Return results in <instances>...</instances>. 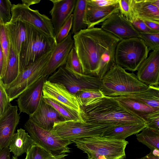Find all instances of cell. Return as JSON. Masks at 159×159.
Masks as SVG:
<instances>
[{"label": "cell", "instance_id": "21", "mask_svg": "<svg viewBox=\"0 0 159 159\" xmlns=\"http://www.w3.org/2000/svg\"><path fill=\"white\" fill-rule=\"evenodd\" d=\"M5 25L10 44L19 56L22 45L26 38L27 23L16 20H11Z\"/></svg>", "mask_w": 159, "mask_h": 159}, {"label": "cell", "instance_id": "4", "mask_svg": "<svg viewBox=\"0 0 159 159\" xmlns=\"http://www.w3.org/2000/svg\"><path fill=\"white\" fill-rule=\"evenodd\" d=\"M92 159H125L128 142L103 136L90 137L72 142Z\"/></svg>", "mask_w": 159, "mask_h": 159}, {"label": "cell", "instance_id": "29", "mask_svg": "<svg viewBox=\"0 0 159 159\" xmlns=\"http://www.w3.org/2000/svg\"><path fill=\"white\" fill-rule=\"evenodd\" d=\"M136 134L138 141L146 146L151 151L159 150V131L147 127Z\"/></svg>", "mask_w": 159, "mask_h": 159}, {"label": "cell", "instance_id": "46", "mask_svg": "<svg viewBox=\"0 0 159 159\" xmlns=\"http://www.w3.org/2000/svg\"><path fill=\"white\" fill-rule=\"evenodd\" d=\"M4 56L3 51L0 44V77L2 78L3 76L4 71L3 69Z\"/></svg>", "mask_w": 159, "mask_h": 159}, {"label": "cell", "instance_id": "44", "mask_svg": "<svg viewBox=\"0 0 159 159\" xmlns=\"http://www.w3.org/2000/svg\"><path fill=\"white\" fill-rule=\"evenodd\" d=\"M138 159H159V150L151 151L149 153Z\"/></svg>", "mask_w": 159, "mask_h": 159}, {"label": "cell", "instance_id": "33", "mask_svg": "<svg viewBox=\"0 0 159 159\" xmlns=\"http://www.w3.org/2000/svg\"><path fill=\"white\" fill-rule=\"evenodd\" d=\"M0 44L3 53V69L4 73L9 58L10 44L5 25L2 24H0Z\"/></svg>", "mask_w": 159, "mask_h": 159}, {"label": "cell", "instance_id": "37", "mask_svg": "<svg viewBox=\"0 0 159 159\" xmlns=\"http://www.w3.org/2000/svg\"><path fill=\"white\" fill-rule=\"evenodd\" d=\"M72 14L62 25L55 36V39L57 43L63 41L68 36L72 28Z\"/></svg>", "mask_w": 159, "mask_h": 159}, {"label": "cell", "instance_id": "17", "mask_svg": "<svg viewBox=\"0 0 159 159\" xmlns=\"http://www.w3.org/2000/svg\"><path fill=\"white\" fill-rule=\"evenodd\" d=\"M137 71L136 76L140 81L148 86H159V49L150 52Z\"/></svg>", "mask_w": 159, "mask_h": 159}, {"label": "cell", "instance_id": "49", "mask_svg": "<svg viewBox=\"0 0 159 159\" xmlns=\"http://www.w3.org/2000/svg\"><path fill=\"white\" fill-rule=\"evenodd\" d=\"M1 116V114L0 113V117Z\"/></svg>", "mask_w": 159, "mask_h": 159}, {"label": "cell", "instance_id": "8", "mask_svg": "<svg viewBox=\"0 0 159 159\" xmlns=\"http://www.w3.org/2000/svg\"><path fill=\"white\" fill-rule=\"evenodd\" d=\"M24 127L36 144L53 155L60 156L70 152L68 146L73 142L61 138L53 129H44L29 119Z\"/></svg>", "mask_w": 159, "mask_h": 159}, {"label": "cell", "instance_id": "23", "mask_svg": "<svg viewBox=\"0 0 159 159\" xmlns=\"http://www.w3.org/2000/svg\"><path fill=\"white\" fill-rule=\"evenodd\" d=\"M35 144L28 133L20 128L13 135L9 148L10 152L17 157L25 153H27Z\"/></svg>", "mask_w": 159, "mask_h": 159}, {"label": "cell", "instance_id": "39", "mask_svg": "<svg viewBox=\"0 0 159 159\" xmlns=\"http://www.w3.org/2000/svg\"><path fill=\"white\" fill-rule=\"evenodd\" d=\"M11 105L6 91L5 85L0 77V113L1 115Z\"/></svg>", "mask_w": 159, "mask_h": 159}, {"label": "cell", "instance_id": "12", "mask_svg": "<svg viewBox=\"0 0 159 159\" xmlns=\"http://www.w3.org/2000/svg\"><path fill=\"white\" fill-rule=\"evenodd\" d=\"M42 96L44 98L53 100L78 112L83 118L84 113L76 97L62 84L46 80L43 85Z\"/></svg>", "mask_w": 159, "mask_h": 159}, {"label": "cell", "instance_id": "22", "mask_svg": "<svg viewBox=\"0 0 159 159\" xmlns=\"http://www.w3.org/2000/svg\"><path fill=\"white\" fill-rule=\"evenodd\" d=\"M119 10L118 3L107 8H100L94 6L86 0L84 23L88 28H92L102 23L112 14Z\"/></svg>", "mask_w": 159, "mask_h": 159}, {"label": "cell", "instance_id": "28", "mask_svg": "<svg viewBox=\"0 0 159 159\" xmlns=\"http://www.w3.org/2000/svg\"><path fill=\"white\" fill-rule=\"evenodd\" d=\"M86 0H77L72 13L71 34H75L81 30L87 28L84 23Z\"/></svg>", "mask_w": 159, "mask_h": 159}, {"label": "cell", "instance_id": "47", "mask_svg": "<svg viewBox=\"0 0 159 159\" xmlns=\"http://www.w3.org/2000/svg\"><path fill=\"white\" fill-rule=\"evenodd\" d=\"M22 3L28 7L30 6L40 2V0H22Z\"/></svg>", "mask_w": 159, "mask_h": 159}, {"label": "cell", "instance_id": "9", "mask_svg": "<svg viewBox=\"0 0 159 159\" xmlns=\"http://www.w3.org/2000/svg\"><path fill=\"white\" fill-rule=\"evenodd\" d=\"M114 125L87 121H64L55 123L53 129L62 139L71 142L82 138L102 136Z\"/></svg>", "mask_w": 159, "mask_h": 159}, {"label": "cell", "instance_id": "40", "mask_svg": "<svg viewBox=\"0 0 159 159\" xmlns=\"http://www.w3.org/2000/svg\"><path fill=\"white\" fill-rule=\"evenodd\" d=\"M130 0H118L119 11L131 23L134 20L130 6Z\"/></svg>", "mask_w": 159, "mask_h": 159}, {"label": "cell", "instance_id": "18", "mask_svg": "<svg viewBox=\"0 0 159 159\" xmlns=\"http://www.w3.org/2000/svg\"><path fill=\"white\" fill-rule=\"evenodd\" d=\"M40 127L50 130L55 123L65 121L63 117L51 106L46 103L42 97L35 111L29 119Z\"/></svg>", "mask_w": 159, "mask_h": 159}, {"label": "cell", "instance_id": "19", "mask_svg": "<svg viewBox=\"0 0 159 159\" xmlns=\"http://www.w3.org/2000/svg\"><path fill=\"white\" fill-rule=\"evenodd\" d=\"M130 6L134 20L159 22V0H130Z\"/></svg>", "mask_w": 159, "mask_h": 159}, {"label": "cell", "instance_id": "6", "mask_svg": "<svg viewBox=\"0 0 159 159\" xmlns=\"http://www.w3.org/2000/svg\"><path fill=\"white\" fill-rule=\"evenodd\" d=\"M150 51L143 40L139 37L120 40L115 50V63L125 70H137L148 56Z\"/></svg>", "mask_w": 159, "mask_h": 159}, {"label": "cell", "instance_id": "1", "mask_svg": "<svg viewBox=\"0 0 159 159\" xmlns=\"http://www.w3.org/2000/svg\"><path fill=\"white\" fill-rule=\"evenodd\" d=\"M73 38L83 74L101 79L115 64V49L120 40L95 27L81 30Z\"/></svg>", "mask_w": 159, "mask_h": 159}, {"label": "cell", "instance_id": "30", "mask_svg": "<svg viewBox=\"0 0 159 159\" xmlns=\"http://www.w3.org/2000/svg\"><path fill=\"white\" fill-rule=\"evenodd\" d=\"M43 98L46 103L51 106L63 117L65 121H85L82 115L78 112L53 100Z\"/></svg>", "mask_w": 159, "mask_h": 159}, {"label": "cell", "instance_id": "16", "mask_svg": "<svg viewBox=\"0 0 159 159\" xmlns=\"http://www.w3.org/2000/svg\"><path fill=\"white\" fill-rule=\"evenodd\" d=\"M18 110L11 105L0 117V150L9 147L20 119Z\"/></svg>", "mask_w": 159, "mask_h": 159}, {"label": "cell", "instance_id": "13", "mask_svg": "<svg viewBox=\"0 0 159 159\" xmlns=\"http://www.w3.org/2000/svg\"><path fill=\"white\" fill-rule=\"evenodd\" d=\"M100 28L120 40L140 37V33L119 10L112 14L102 23Z\"/></svg>", "mask_w": 159, "mask_h": 159}, {"label": "cell", "instance_id": "38", "mask_svg": "<svg viewBox=\"0 0 159 159\" xmlns=\"http://www.w3.org/2000/svg\"><path fill=\"white\" fill-rule=\"evenodd\" d=\"M144 120L146 122V127L159 131V110L149 114Z\"/></svg>", "mask_w": 159, "mask_h": 159}, {"label": "cell", "instance_id": "50", "mask_svg": "<svg viewBox=\"0 0 159 159\" xmlns=\"http://www.w3.org/2000/svg\"><path fill=\"white\" fill-rule=\"evenodd\" d=\"M88 159H92L88 158Z\"/></svg>", "mask_w": 159, "mask_h": 159}, {"label": "cell", "instance_id": "36", "mask_svg": "<svg viewBox=\"0 0 159 159\" xmlns=\"http://www.w3.org/2000/svg\"><path fill=\"white\" fill-rule=\"evenodd\" d=\"M12 6L10 0H0V18L4 25L11 20Z\"/></svg>", "mask_w": 159, "mask_h": 159}, {"label": "cell", "instance_id": "42", "mask_svg": "<svg viewBox=\"0 0 159 159\" xmlns=\"http://www.w3.org/2000/svg\"><path fill=\"white\" fill-rule=\"evenodd\" d=\"M131 23L134 28L139 33H148L153 32L149 29L144 22L142 20L135 19Z\"/></svg>", "mask_w": 159, "mask_h": 159}, {"label": "cell", "instance_id": "15", "mask_svg": "<svg viewBox=\"0 0 159 159\" xmlns=\"http://www.w3.org/2000/svg\"><path fill=\"white\" fill-rule=\"evenodd\" d=\"M70 32L63 41L57 43L52 52L47 64L43 76L48 77L66 63L69 53L74 47V41Z\"/></svg>", "mask_w": 159, "mask_h": 159}, {"label": "cell", "instance_id": "25", "mask_svg": "<svg viewBox=\"0 0 159 159\" xmlns=\"http://www.w3.org/2000/svg\"><path fill=\"white\" fill-rule=\"evenodd\" d=\"M112 97L125 108L143 120L149 114L159 110L154 109L139 101L128 97L121 96Z\"/></svg>", "mask_w": 159, "mask_h": 159}, {"label": "cell", "instance_id": "7", "mask_svg": "<svg viewBox=\"0 0 159 159\" xmlns=\"http://www.w3.org/2000/svg\"><path fill=\"white\" fill-rule=\"evenodd\" d=\"M47 80L62 84L75 95L81 91H100L101 86L100 78L75 72L65 65L59 68Z\"/></svg>", "mask_w": 159, "mask_h": 159}, {"label": "cell", "instance_id": "10", "mask_svg": "<svg viewBox=\"0 0 159 159\" xmlns=\"http://www.w3.org/2000/svg\"><path fill=\"white\" fill-rule=\"evenodd\" d=\"M52 51L24 68L13 81L5 85L10 102L17 98L26 89L43 76Z\"/></svg>", "mask_w": 159, "mask_h": 159}, {"label": "cell", "instance_id": "11", "mask_svg": "<svg viewBox=\"0 0 159 159\" xmlns=\"http://www.w3.org/2000/svg\"><path fill=\"white\" fill-rule=\"evenodd\" d=\"M11 14V20H18L25 22L55 38L51 19L46 15L41 14L39 10L32 9L22 3L13 4Z\"/></svg>", "mask_w": 159, "mask_h": 159}, {"label": "cell", "instance_id": "45", "mask_svg": "<svg viewBox=\"0 0 159 159\" xmlns=\"http://www.w3.org/2000/svg\"><path fill=\"white\" fill-rule=\"evenodd\" d=\"M9 147L0 150V159H11Z\"/></svg>", "mask_w": 159, "mask_h": 159}, {"label": "cell", "instance_id": "35", "mask_svg": "<svg viewBox=\"0 0 159 159\" xmlns=\"http://www.w3.org/2000/svg\"><path fill=\"white\" fill-rule=\"evenodd\" d=\"M65 65L75 72L83 74L82 65L74 47L70 51Z\"/></svg>", "mask_w": 159, "mask_h": 159}, {"label": "cell", "instance_id": "2", "mask_svg": "<svg viewBox=\"0 0 159 159\" xmlns=\"http://www.w3.org/2000/svg\"><path fill=\"white\" fill-rule=\"evenodd\" d=\"M81 109L84 113L85 121L114 126L126 124H146L143 119L112 97L104 96Z\"/></svg>", "mask_w": 159, "mask_h": 159}, {"label": "cell", "instance_id": "27", "mask_svg": "<svg viewBox=\"0 0 159 159\" xmlns=\"http://www.w3.org/2000/svg\"><path fill=\"white\" fill-rule=\"evenodd\" d=\"M20 73L19 56L10 45V53L6 68L2 80L6 85L13 81Z\"/></svg>", "mask_w": 159, "mask_h": 159}, {"label": "cell", "instance_id": "14", "mask_svg": "<svg viewBox=\"0 0 159 159\" xmlns=\"http://www.w3.org/2000/svg\"><path fill=\"white\" fill-rule=\"evenodd\" d=\"M47 78L43 76L17 98V102L20 113H25L30 116L35 111L42 97L44 83Z\"/></svg>", "mask_w": 159, "mask_h": 159}, {"label": "cell", "instance_id": "3", "mask_svg": "<svg viewBox=\"0 0 159 159\" xmlns=\"http://www.w3.org/2000/svg\"><path fill=\"white\" fill-rule=\"evenodd\" d=\"M148 87L133 72H127L115 63L101 79L100 91L105 96L113 97L140 92Z\"/></svg>", "mask_w": 159, "mask_h": 159}, {"label": "cell", "instance_id": "24", "mask_svg": "<svg viewBox=\"0 0 159 159\" xmlns=\"http://www.w3.org/2000/svg\"><path fill=\"white\" fill-rule=\"evenodd\" d=\"M145 127L146 124H126L113 126L106 130L102 136L125 140L128 137L139 133Z\"/></svg>", "mask_w": 159, "mask_h": 159}, {"label": "cell", "instance_id": "31", "mask_svg": "<svg viewBox=\"0 0 159 159\" xmlns=\"http://www.w3.org/2000/svg\"><path fill=\"white\" fill-rule=\"evenodd\" d=\"M81 108L89 105L104 96L100 91L85 90L80 91L75 95Z\"/></svg>", "mask_w": 159, "mask_h": 159}, {"label": "cell", "instance_id": "51", "mask_svg": "<svg viewBox=\"0 0 159 159\" xmlns=\"http://www.w3.org/2000/svg\"></svg>", "mask_w": 159, "mask_h": 159}, {"label": "cell", "instance_id": "26", "mask_svg": "<svg viewBox=\"0 0 159 159\" xmlns=\"http://www.w3.org/2000/svg\"><path fill=\"white\" fill-rule=\"evenodd\" d=\"M124 96L134 98L154 109L159 110V86L149 85L143 91Z\"/></svg>", "mask_w": 159, "mask_h": 159}, {"label": "cell", "instance_id": "20", "mask_svg": "<svg viewBox=\"0 0 159 159\" xmlns=\"http://www.w3.org/2000/svg\"><path fill=\"white\" fill-rule=\"evenodd\" d=\"M53 6L49 13L55 36L60 28L73 13L76 0H50Z\"/></svg>", "mask_w": 159, "mask_h": 159}, {"label": "cell", "instance_id": "34", "mask_svg": "<svg viewBox=\"0 0 159 159\" xmlns=\"http://www.w3.org/2000/svg\"><path fill=\"white\" fill-rule=\"evenodd\" d=\"M141 38L149 51L159 49V32L140 33Z\"/></svg>", "mask_w": 159, "mask_h": 159}, {"label": "cell", "instance_id": "43", "mask_svg": "<svg viewBox=\"0 0 159 159\" xmlns=\"http://www.w3.org/2000/svg\"><path fill=\"white\" fill-rule=\"evenodd\" d=\"M146 25L153 32H159V22L144 21Z\"/></svg>", "mask_w": 159, "mask_h": 159}, {"label": "cell", "instance_id": "32", "mask_svg": "<svg viewBox=\"0 0 159 159\" xmlns=\"http://www.w3.org/2000/svg\"><path fill=\"white\" fill-rule=\"evenodd\" d=\"M25 159H66L67 154L55 156L48 151L35 144L33 145L29 151L26 153Z\"/></svg>", "mask_w": 159, "mask_h": 159}, {"label": "cell", "instance_id": "5", "mask_svg": "<svg viewBox=\"0 0 159 159\" xmlns=\"http://www.w3.org/2000/svg\"><path fill=\"white\" fill-rule=\"evenodd\" d=\"M56 44L55 38L27 23L26 38L19 55L20 72L52 51Z\"/></svg>", "mask_w": 159, "mask_h": 159}, {"label": "cell", "instance_id": "48", "mask_svg": "<svg viewBox=\"0 0 159 159\" xmlns=\"http://www.w3.org/2000/svg\"><path fill=\"white\" fill-rule=\"evenodd\" d=\"M0 24H3L2 23V20H1V18H0Z\"/></svg>", "mask_w": 159, "mask_h": 159}, {"label": "cell", "instance_id": "41", "mask_svg": "<svg viewBox=\"0 0 159 159\" xmlns=\"http://www.w3.org/2000/svg\"><path fill=\"white\" fill-rule=\"evenodd\" d=\"M93 5L100 8H107L118 3V0H87Z\"/></svg>", "mask_w": 159, "mask_h": 159}]
</instances>
